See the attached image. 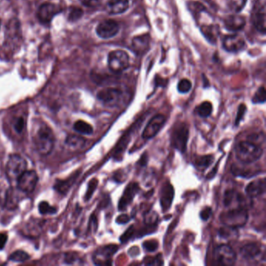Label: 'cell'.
Wrapping results in <instances>:
<instances>
[{
  "mask_svg": "<svg viewBox=\"0 0 266 266\" xmlns=\"http://www.w3.org/2000/svg\"><path fill=\"white\" fill-rule=\"evenodd\" d=\"M236 229L226 227V228H220L219 231V236L224 239H231L234 238L237 234Z\"/></svg>",
  "mask_w": 266,
  "mask_h": 266,
  "instance_id": "obj_35",
  "label": "cell"
},
{
  "mask_svg": "<svg viewBox=\"0 0 266 266\" xmlns=\"http://www.w3.org/2000/svg\"><path fill=\"white\" fill-rule=\"evenodd\" d=\"M220 220L225 227L238 229L244 227L249 220L247 206H238L220 214Z\"/></svg>",
  "mask_w": 266,
  "mask_h": 266,
  "instance_id": "obj_3",
  "label": "cell"
},
{
  "mask_svg": "<svg viewBox=\"0 0 266 266\" xmlns=\"http://www.w3.org/2000/svg\"><path fill=\"white\" fill-rule=\"evenodd\" d=\"M24 126H25V123H24V120L23 118L20 117V118L16 119L13 123V127H14L15 131L17 133H21L23 131V128H24Z\"/></svg>",
  "mask_w": 266,
  "mask_h": 266,
  "instance_id": "obj_48",
  "label": "cell"
},
{
  "mask_svg": "<svg viewBox=\"0 0 266 266\" xmlns=\"http://www.w3.org/2000/svg\"><path fill=\"white\" fill-rule=\"evenodd\" d=\"M130 66V57L127 52L123 50H114L108 55V66L113 73H120L127 70Z\"/></svg>",
  "mask_w": 266,
  "mask_h": 266,
  "instance_id": "obj_4",
  "label": "cell"
},
{
  "mask_svg": "<svg viewBox=\"0 0 266 266\" xmlns=\"http://www.w3.org/2000/svg\"><path fill=\"white\" fill-rule=\"evenodd\" d=\"M7 236L4 234H0V250L3 249L6 241H7Z\"/></svg>",
  "mask_w": 266,
  "mask_h": 266,
  "instance_id": "obj_51",
  "label": "cell"
},
{
  "mask_svg": "<svg viewBox=\"0 0 266 266\" xmlns=\"http://www.w3.org/2000/svg\"><path fill=\"white\" fill-rule=\"evenodd\" d=\"M140 187L138 183L132 182L127 185L124 190L121 199L119 202L118 209L120 211H124L128 206L134 201V197L139 192Z\"/></svg>",
  "mask_w": 266,
  "mask_h": 266,
  "instance_id": "obj_15",
  "label": "cell"
},
{
  "mask_svg": "<svg viewBox=\"0 0 266 266\" xmlns=\"http://www.w3.org/2000/svg\"><path fill=\"white\" fill-rule=\"evenodd\" d=\"M158 220H159V216L156 212H148L144 216V221L147 226H156Z\"/></svg>",
  "mask_w": 266,
  "mask_h": 266,
  "instance_id": "obj_37",
  "label": "cell"
},
{
  "mask_svg": "<svg viewBox=\"0 0 266 266\" xmlns=\"http://www.w3.org/2000/svg\"><path fill=\"white\" fill-rule=\"evenodd\" d=\"M212 213H213V210H212L211 207L207 206V207L204 208L200 213L201 219L204 221H207L211 217Z\"/></svg>",
  "mask_w": 266,
  "mask_h": 266,
  "instance_id": "obj_47",
  "label": "cell"
},
{
  "mask_svg": "<svg viewBox=\"0 0 266 266\" xmlns=\"http://www.w3.org/2000/svg\"><path fill=\"white\" fill-rule=\"evenodd\" d=\"M144 263L147 266H156V265H163V259H162V256L159 255V256H156V257H148L145 258L144 260Z\"/></svg>",
  "mask_w": 266,
  "mask_h": 266,
  "instance_id": "obj_42",
  "label": "cell"
},
{
  "mask_svg": "<svg viewBox=\"0 0 266 266\" xmlns=\"http://www.w3.org/2000/svg\"><path fill=\"white\" fill-rule=\"evenodd\" d=\"M216 264L220 266H234L237 261V254L228 245H220L214 252Z\"/></svg>",
  "mask_w": 266,
  "mask_h": 266,
  "instance_id": "obj_7",
  "label": "cell"
},
{
  "mask_svg": "<svg viewBox=\"0 0 266 266\" xmlns=\"http://www.w3.org/2000/svg\"><path fill=\"white\" fill-rule=\"evenodd\" d=\"M62 12L59 5L52 2H45L41 4L37 11V18L38 21L42 24H48L52 21L56 15Z\"/></svg>",
  "mask_w": 266,
  "mask_h": 266,
  "instance_id": "obj_9",
  "label": "cell"
},
{
  "mask_svg": "<svg viewBox=\"0 0 266 266\" xmlns=\"http://www.w3.org/2000/svg\"><path fill=\"white\" fill-rule=\"evenodd\" d=\"M191 87H192V84H191V80L184 78L179 81L177 90L181 93H188L191 91Z\"/></svg>",
  "mask_w": 266,
  "mask_h": 266,
  "instance_id": "obj_38",
  "label": "cell"
},
{
  "mask_svg": "<svg viewBox=\"0 0 266 266\" xmlns=\"http://www.w3.org/2000/svg\"><path fill=\"white\" fill-rule=\"evenodd\" d=\"M97 185H98V181L95 179L90 181L88 191L85 195L86 200H89L91 199V195H93L94 191L96 189Z\"/></svg>",
  "mask_w": 266,
  "mask_h": 266,
  "instance_id": "obj_45",
  "label": "cell"
},
{
  "mask_svg": "<svg viewBox=\"0 0 266 266\" xmlns=\"http://www.w3.org/2000/svg\"><path fill=\"white\" fill-rule=\"evenodd\" d=\"M238 193H237L236 191H234V190H228L226 191L224 196V204L226 207H229L232 205L234 201L236 199L237 195Z\"/></svg>",
  "mask_w": 266,
  "mask_h": 266,
  "instance_id": "obj_39",
  "label": "cell"
},
{
  "mask_svg": "<svg viewBox=\"0 0 266 266\" xmlns=\"http://www.w3.org/2000/svg\"><path fill=\"white\" fill-rule=\"evenodd\" d=\"M266 88H265L264 86H263L256 91L253 98H252V102L255 104L264 103L266 102Z\"/></svg>",
  "mask_w": 266,
  "mask_h": 266,
  "instance_id": "obj_36",
  "label": "cell"
},
{
  "mask_svg": "<svg viewBox=\"0 0 266 266\" xmlns=\"http://www.w3.org/2000/svg\"><path fill=\"white\" fill-rule=\"evenodd\" d=\"M32 140L36 151L41 156H48L52 152L55 145V136L52 129L45 123L38 125L33 134Z\"/></svg>",
  "mask_w": 266,
  "mask_h": 266,
  "instance_id": "obj_1",
  "label": "cell"
},
{
  "mask_svg": "<svg viewBox=\"0 0 266 266\" xmlns=\"http://www.w3.org/2000/svg\"><path fill=\"white\" fill-rule=\"evenodd\" d=\"M266 5H265V4H263L256 11V15H255V20H254V23H255L256 28H257L259 32H261L263 34L266 33Z\"/></svg>",
  "mask_w": 266,
  "mask_h": 266,
  "instance_id": "obj_22",
  "label": "cell"
},
{
  "mask_svg": "<svg viewBox=\"0 0 266 266\" xmlns=\"http://www.w3.org/2000/svg\"><path fill=\"white\" fill-rule=\"evenodd\" d=\"M213 107L211 102H204L199 105L196 109L197 113L201 117L207 118L213 113Z\"/></svg>",
  "mask_w": 266,
  "mask_h": 266,
  "instance_id": "obj_28",
  "label": "cell"
},
{
  "mask_svg": "<svg viewBox=\"0 0 266 266\" xmlns=\"http://www.w3.org/2000/svg\"><path fill=\"white\" fill-rule=\"evenodd\" d=\"M202 33L210 42L215 43L219 34L218 27L214 25L205 26L202 28Z\"/></svg>",
  "mask_w": 266,
  "mask_h": 266,
  "instance_id": "obj_26",
  "label": "cell"
},
{
  "mask_svg": "<svg viewBox=\"0 0 266 266\" xmlns=\"http://www.w3.org/2000/svg\"><path fill=\"white\" fill-rule=\"evenodd\" d=\"M74 181H75V178L69 179L67 181H58L55 184V188L60 193H66L68 190L70 189Z\"/></svg>",
  "mask_w": 266,
  "mask_h": 266,
  "instance_id": "obj_32",
  "label": "cell"
},
{
  "mask_svg": "<svg viewBox=\"0 0 266 266\" xmlns=\"http://www.w3.org/2000/svg\"><path fill=\"white\" fill-rule=\"evenodd\" d=\"M266 179H258L247 185L245 188V193L251 199L257 198V197L264 195L266 192Z\"/></svg>",
  "mask_w": 266,
  "mask_h": 266,
  "instance_id": "obj_18",
  "label": "cell"
},
{
  "mask_svg": "<svg viewBox=\"0 0 266 266\" xmlns=\"http://www.w3.org/2000/svg\"><path fill=\"white\" fill-rule=\"evenodd\" d=\"M245 45V39L239 34L227 35L223 40V47L229 52H238L243 50Z\"/></svg>",
  "mask_w": 266,
  "mask_h": 266,
  "instance_id": "obj_16",
  "label": "cell"
},
{
  "mask_svg": "<svg viewBox=\"0 0 266 266\" xmlns=\"http://www.w3.org/2000/svg\"><path fill=\"white\" fill-rule=\"evenodd\" d=\"M143 248L146 252H154L157 250L159 248V243L156 240L145 241L143 243Z\"/></svg>",
  "mask_w": 266,
  "mask_h": 266,
  "instance_id": "obj_41",
  "label": "cell"
},
{
  "mask_svg": "<svg viewBox=\"0 0 266 266\" xmlns=\"http://www.w3.org/2000/svg\"><path fill=\"white\" fill-rule=\"evenodd\" d=\"M248 141H251L252 143L256 144V145H260L264 143L266 137H265L264 133H258V134H252L248 137Z\"/></svg>",
  "mask_w": 266,
  "mask_h": 266,
  "instance_id": "obj_40",
  "label": "cell"
},
{
  "mask_svg": "<svg viewBox=\"0 0 266 266\" xmlns=\"http://www.w3.org/2000/svg\"><path fill=\"white\" fill-rule=\"evenodd\" d=\"M106 8L111 14H120L128 9L129 0H109Z\"/></svg>",
  "mask_w": 266,
  "mask_h": 266,
  "instance_id": "obj_20",
  "label": "cell"
},
{
  "mask_svg": "<svg viewBox=\"0 0 266 266\" xmlns=\"http://www.w3.org/2000/svg\"><path fill=\"white\" fill-rule=\"evenodd\" d=\"M246 2L247 0H228V5L231 10L238 13L243 9Z\"/></svg>",
  "mask_w": 266,
  "mask_h": 266,
  "instance_id": "obj_33",
  "label": "cell"
},
{
  "mask_svg": "<svg viewBox=\"0 0 266 266\" xmlns=\"http://www.w3.org/2000/svg\"><path fill=\"white\" fill-rule=\"evenodd\" d=\"M77 261H79V259L75 255H73V254H67V255L65 256V263H66V264H77Z\"/></svg>",
  "mask_w": 266,
  "mask_h": 266,
  "instance_id": "obj_49",
  "label": "cell"
},
{
  "mask_svg": "<svg viewBox=\"0 0 266 266\" xmlns=\"http://www.w3.org/2000/svg\"><path fill=\"white\" fill-rule=\"evenodd\" d=\"M134 233H135V230H134V226L129 227L125 232L122 234L121 237L120 238V241L121 243H126L127 241L131 239L134 236Z\"/></svg>",
  "mask_w": 266,
  "mask_h": 266,
  "instance_id": "obj_43",
  "label": "cell"
},
{
  "mask_svg": "<svg viewBox=\"0 0 266 266\" xmlns=\"http://www.w3.org/2000/svg\"><path fill=\"white\" fill-rule=\"evenodd\" d=\"M218 168L219 166L218 165H217V166H216V167H215V168L209 173V175L207 176L208 180H211V179H213V177L216 175V173H217V170H218Z\"/></svg>",
  "mask_w": 266,
  "mask_h": 266,
  "instance_id": "obj_52",
  "label": "cell"
},
{
  "mask_svg": "<svg viewBox=\"0 0 266 266\" xmlns=\"http://www.w3.org/2000/svg\"><path fill=\"white\" fill-rule=\"evenodd\" d=\"M131 220V217L128 215L123 214L120 215L117 217V219L116 220V223L118 224H127L130 220Z\"/></svg>",
  "mask_w": 266,
  "mask_h": 266,
  "instance_id": "obj_50",
  "label": "cell"
},
{
  "mask_svg": "<svg viewBox=\"0 0 266 266\" xmlns=\"http://www.w3.org/2000/svg\"><path fill=\"white\" fill-rule=\"evenodd\" d=\"M26 169L25 159L18 155L11 156L6 164V177L9 182H17L18 179L26 171Z\"/></svg>",
  "mask_w": 266,
  "mask_h": 266,
  "instance_id": "obj_5",
  "label": "cell"
},
{
  "mask_svg": "<svg viewBox=\"0 0 266 266\" xmlns=\"http://www.w3.org/2000/svg\"><path fill=\"white\" fill-rule=\"evenodd\" d=\"M74 131L80 134L90 135L93 133V127L90 125L89 123L83 120H78L73 125Z\"/></svg>",
  "mask_w": 266,
  "mask_h": 266,
  "instance_id": "obj_27",
  "label": "cell"
},
{
  "mask_svg": "<svg viewBox=\"0 0 266 266\" xmlns=\"http://www.w3.org/2000/svg\"><path fill=\"white\" fill-rule=\"evenodd\" d=\"M166 116L163 114L156 115L152 117L144 129L143 132L141 134L142 138L149 140L154 138L160 131L161 129L163 128L166 123Z\"/></svg>",
  "mask_w": 266,
  "mask_h": 266,
  "instance_id": "obj_12",
  "label": "cell"
},
{
  "mask_svg": "<svg viewBox=\"0 0 266 266\" xmlns=\"http://www.w3.org/2000/svg\"><path fill=\"white\" fill-rule=\"evenodd\" d=\"M23 191L19 188H10L6 193L5 198V207L9 209H15L20 202V193Z\"/></svg>",
  "mask_w": 266,
  "mask_h": 266,
  "instance_id": "obj_21",
  "label": "cell"
},
{
  "mask_svg": "<svg viewBox=\"0 0 266 266\" xmlns=\"http://www.w3.org/2000/svg\"><path fill=\"white\" fill-rule=\"evenodd\" d=\"M241 256L247 261H266V252L264 248L257 243H250L241 248Z\"/></svg>",
  "mask_w": 266,
  "mask_h": 266,
  "instance_id": "obj_11",
  "label": "cell"
},
{
  "mask_svg": "<svg viewBox=\"0 0 266 266\" xmlns=\"http://www.w3.org/2000/svg\"><path fill=\"white\" fill-rule=\"evenodd\" d=\"M98 100L102 102L104 105L114 107L117 106L123 98V91L118 88H106L98 91L97 94Z\"/></svg>",
  "mask_w": 266,
  "mask_h": 266,
  "instance_id": "obj_8",
  "label": "cell"
},
{
  "mask_svg": "<svg viewBox=\"0 0 266 266\" xmlns=\"http://www.w3.org/2000/svg\"><path fill=\"white\" fill-rule=\"evenodd\" d=\"M246 111V106L244 105V104H241V106L238 108V114H237L236 120H235V125H239L240 122L244 119Z\"/></svg>",
  "mask_w": 266,
  "mask_h": 266,
  "instance_id": "obj_44",
  "label": "cell"
},
{
  "mask_svg": "<svg viewBox=\"0 0 266 266\" xmlns=\"http://www.w3.org/2000/svg\"><path fill=\"white\" fill-rule=\"evenodd\" d=\"M236 157L244 165L252 164L262 157L263 149L251 141H241L235 148Z\"/></svg>",
  "mask_w": 266,
  "mask_h": 266,
  "instance_id": "obj_2",
  "label": "cell"
},
{
  "mask_svg": "<svg viewBox=\"0 0 266 266\" xmlns=\"http://www.w3.org/2000/svg\"><path fill=\"white\" fill-rule=\"evenodd\" d=\"M38 209L41 215H52L57 212L56 208L50 206L47 202H41L38 206Z\"/></svg>",
  "mask_w": 266,
  "mask_h": 266,
  "instance_id": "obj_34",
  "label": "cell"
},
{
  "mask_svg": "<svg viewBox=\"0 0 266 266\" xmlns=\"http://www.w3.org/2000/svg\"><path fill=\"white\" fill-rule=\"evenodd\" d=\"M66 143L72 148H83L85 145V139L80 136L71 134L66 138Z\"/></svg>",
  "mask_w": 266,
  "mask_h": 266,
  "instance_id": "obj_29",
  "label": "cell"
},
{
  "mask_svg": "<svg viewBox=\"0 0 266 266\" xmlns=\"http://www.w3.org/2000/svg\"><path fill=\"white\" fill-rule=\"evenodd\" d=\"M149 41L150 38L148 34H144V35L138 36L135 37L133 39L132 46L134 50L138 53H142V52H146L148 49L149 46Z\"/></svg>",
  "mask_w": 266,
  "mask_h": 266,
  "instance_id": "obj_23",
  "label": "cell"
},
{
  "mask_svg": "<svg viewBox=\"0 0 266 266\" xmlns=\"http://www.w3.org/2000/svg\"><path fill=\"white\" fill-rule=\"evenodd\" d=\"M0 26H1V20H0Z\"/></svg>",
  "mask_w": 266,
  "mask_h": 266,
  "instance_id": "obj_54",
  "label": "cell"
},
{
  "mask_svg": "<svg viewBox=\"0 0 266 266\" xmlns=\"http://www.w3.org/2000/svg\"><path fill=\"white\" fill-rule=\"evenodd\" d=\"M29 259H30V256H29L28 254L21 250L16 251L9 256V260L16 262V263H24V262L27 261Z\"/></svg>",
  "mask_w": 266,
  "mask_h": 266,
  "instance_id": "obj_31",
  "label": "cell"
},
{
  "mask_svg": "<svg viewBox=\"0 0 266 266\" xmlns=\"http://www.w3.org/2000/svg\"><path fill=\"white\" fill-rule=\"evenodd\" d=\"M214 162V156L211 155L208 156H198L195 160V166L200 170H205L211 166Z\"/></svg>",
  "mask_w": 266,
  "mask_h": 266,
  "instance_id": "obj_25",
  "label": "cell"
},
{
  "mask_svg": "<svg viewBox=\"0 0 266 266\" xmlns=\"http://www.w3.org/2000/svg\"><path fill=\"white\" fill-rule=\"evenodd\" d=\"M174 198V188L170 183L165 184L160 192L161 207L163 212L168 211L171 208Z\"/></svg>",
  "mask_w": 266,
  "mask_h": 266,
  "instance_id": "obj_17",
  "label": "cell"
},
{
  "mask_svg": "<svg viewBox=\"0 0 266 266\" xmlns=\"http://www.w3.org/2000/svg\"><path fill=\"white\" fill-rule=\"evenodd\" d=\"M231 172L234 176L244 177V178L255 177L259 173V171H255L252 169H247L245 167H240L237 165H233L232 167H231Z\"/></svg>",
  "mask_w": 266,
  "mask_h": 266,
  "instance_id": "obj_24",
  "label": "cell"
},
{
  "mask_svg": "<svg viewBox=\"0 0 266 266\" xmlns=\"http://www.w3.org/2000/svg\"><path fill=\"white\" fill-rule=\"evenodd\" d=\"M84 14V11L81 8L77 6H71L68 13V20L70 22H75L80 20Z\"/></svg>",
  "mask_w": 266,
  "mask_h": 266,
  "instance_id": "obj_30",
  "label": "cell"
},
{
  "mask_svg": "<svg viewBox=\"0 0 266 266\" xmlns=\"http://www.w3.org/2000/svg\"><path fill=\"white\" fill-rule=\"evenodd\" d=\"M118 251V246L109 245L99 248L93 255V262L98 266H110L112 265V257Z\"/></svg>",
  "mask_w": 266,
  "mask_h": 266,
  "instance_id": "obj_10",
  "label": "cell"
},
{
  "mask_svg": "<svg viewBox=\"0 0 266 266\" xmlns=\"http://www.w3.org/2000/svg\"><path fill=\"white\" fill-rule=\"evenodd\" d=\"M147 160H148V159H147V156L145 154V155H143V156L141 158V159H140V163H141V166H145V165H146Z\"/></svg>",
  "mask_w": 266,
  "mask_h": 266,
  "instance_id": "obj_53",
  "label": "cell"
},
{
  "mask_svg": "<svg viewBox=\"0 0 266 266\" xmlns=\"http://www.w3.org/2000/svg\"><path fill=\"white\" fill-rule=\"evenodd\" d=\"M80 2L87 7L95 8L102 3V0H80Z\"/></svg>",
  "mask_w": 266,
  "mask_h": 266,
  "instance_id": "obj_46",
  "label": "cell"
},
{
  "mask_svg": "<svg viewBox=\"0 0 266 266\" xmlns=\"http://www.w3.org/2000/svg\"><path fill=\"white\" fill-rule=\"evenodd\" d=\"M189 138V129L186 123H180L173 129L171 134V145L177 151L184 153L186 152Z\"/></svg>",
  "mask_w": 266,
  "mask_h": 266,
  "instance_id": "obj_6",
  "label": "cell"
},
{
  "mask_svg": "<svg viewBox=\"0 0 266 266\" xmlns=\"http://www.w3.org/2000/svg\"><path fill=\"white\" fill-rule=\"evenodd\" d=\"M246 24V20L243 16L239 14H232L227 16L224 20V26L229 31L237 32L242 30Z\"/></svg>",
  "mask_w": 266,
  "mask_h": 266,
  "instance_id": "obj_19",
  "label": "cell"
},
{
  "mask_svg": "<svg viewBox=\"0 0 266 266\" xmlns=\"http://www.w3.org/2000/svg\"><path fill=\"white\" fill-rule=\"evenodd\" d=\"M38 181V174L34 170H26L19 177L17 181V188L23 193H30L36 188Z\"/></svg>",
  "mask_w": 266,
  "mask_h": 266,
  "instance_id": "obj_14",
  "label": "cell"
},
{
  "mask_svg": "<svg viewBox=\"0 0 266 266\" xmlns=\"http://www.w3.org/2000/svg\"><path fill=\"white\" fill-rule=\"evenodd\" d=\"M120 26L114 20L107 19L98 23L96 27V34L99 38L109 39L118 34Z\"/></svg>",
  "mask_w": 266,
  "mask_h": 266,
  "instance_id": "obj_13",
  "label": "cell"
}]
</instances>
